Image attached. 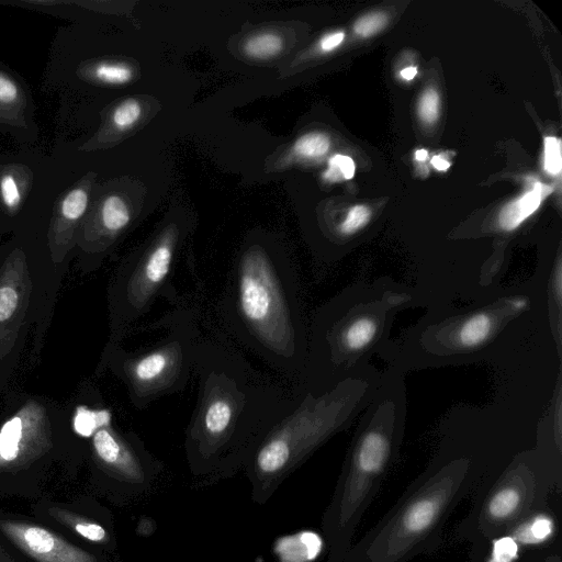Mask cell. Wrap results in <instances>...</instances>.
<instances>
[{"label":"cell","mask_w":562,"mask_h":562,"mask_svg":"<svg viewBox=\"0 0 562 562\" xmlns=\"http://www.w3.org/2000/svg\"><path fill=\"white\" fill-rule=\"evenodd\" d=\"M194 373L199 393L186 442L202 461L254 453L293 407L301 389L277 384L236 350L213 341H199Z\"/></svg>","instance_id":"1"},{"label":"cell","mask_w":562,"mask_h":562,"mask_svg":"<svg viewBox=\"0 0 562 562\" xmlns=\"http://www.w3.org/2000/svg\"><path fill=\"white\" fill-rule=\"evenodd\" d=\"M297 273L284 256L256 243L229 272L220 313L233 336L273 370L302 376L308 329Z\"/></svg>","instance_id":"2"},{"label":"cell","mask_w":562,"mask_h":562,"mask_svg":"<svg viewBox=\"0 0 562 562\" xmlns=\"http://www.w3.org/2000/svg\"><path fill=\"white\" fill-rule=\"evenodd\" d=\"M487 479L485 467L474 454L445 448L350 547L342 562H408L434 553L442 543L452 513Z\"/></svg>","instance_id":"3"},{"label":"cell","mask_w":562,"mask_h":562,"mask_svg":"<svg viewBox=\"0 0 562 562\" xmlns=\"http://www.w3.org/2000/svg\"><path fill=\"white\" fill-rule=\"evenodd\" d=\"M411 296L386 285L351 286L323 304L307 335L303 389L325 392L364 370L383 346L393 315Z\"/></svg>","instance_id":"4"},{"label":"cell","mask_w":562,"mask_h":562,"mask_svg":"<svg viewBox=\"0 0 562 562\" xmlns=\"http://www.w3.org/2000/svg\"><path fill=\"white\" fill-rule=\"evenodd\" d=\"M405 393L401 379L384 376L352 437L326 515L331 562H342L353 535L390 469L404 436Z\"/></svg>","instance_id":"5"},{"label":"cell","mask_w":562,"mask_h":562,"mask_svg":"<svg viewBox=\"0 0 562 562\" xmlns=\"http://www.w3.org/2000/svg\"><path fill=\"white\" fill-rule=\"evenodd\" d=\"M561 487L562 462L538 447L522 449L474 493L456 538L481 548L549 509L550 496Z\"/></svg>","instance_id":"6"},{"label":"cell","mask_w":562,"mask_h":562,"mask_svg":"<svg viewBox=\"0 0 562 562\" xmlns=\"http://www.w3.org/2000/svg\"><path fill=\"white\" fill-rule=\"evenodd\" d=\"M380 380L376 372L364 369L318 394L301 387L293 407L254 451L257 473L271 476L294 468L348 427L368 405Z\"/></svg>","instance_id":"7"},{"label":"cell","mask_w":562,"mask_h":562,"mask_svg":"<svg viewBox=\"0 0 562 562\" xmlns=\"http://www.w3.org/2000/svg\"><path fill=\"white\" fill-rule=\"evenodd\" d=\"M192 319L188 312H176L161 319L168 330L155 345L120 355L117 371L136 408L144 409L188 384L200 341Z\"/></svg>","instance_id":"8"},{"label":"cell","mask_w":562,"mask_h":562,"mask_svg":"<svg viewBox=\"0 0 562 562\" xmlns=\"http://www.w3.org/2000/svg\"><path fill=\"white\" fill-rule=\"evenodd\" d=\"M529 304V299L522 294L502 296L474 311L431 324L422 334V345L431 356H474L488 347Z\"/></svg>","instance_id":"9"},{"label":"cell","mask_w":562,"mask_h":562,"mask_svg":"<svg viewBox=\"0 0 562 562\" xmlns=\"http://www.w3.org/2000/svg\"><path fill=\"white\" fill-rule=\"evenodd\" d=\"M164 235L134 257L119 273L114 304L117 326L124 328L147 314L171 278L176 244Z\"/></svg>","instance_id":"10"},{"label":"cell","mask_w":562,"mask_h":562,"mask_svg":"<svg viewBox=\"0 0 562 562\" xmlns=\"http://www.w3.org/2000/svg\"><path fill=\"white\" fill-rule=\"evenodd\" d=\"M93 447L104 463L131 476H142L143 468L137 453L131 443L112 429L111 419L93 432Z\"/></svg>","instance_id":"11"},{"label":"cell","mask_w":562,"mask_h":562,"mask_svg":"<svg viewBox=\"0 0 562 562\" xmlns=\"http://www.w3.org/2000/svg\"><path fill=\"white\" fill-rule=\"evenodd\" d=\"M32 172L22 164L0 166V211L15 215L26 205L32 192Z\"/></svg>","instance_id":"12"},{"label":"cell","mask_w":562,"mask_h":562,"mask_svg":"<svg viewBox=\"0 0 562 562\" xmlns=\"http://www.w3.org/2000/svg\"><path fill=\"white\" fill-rule=\"evenodd\" d=\"M29 552L45 562H80L76 551L60 542L46 529L26 526L14 532Z\"/></svg>","instance_id":"13"},{"label":"cell","mask_w":562,"mask_h":562,"mask_svg":"<svg viewBox=\"0 0 562 562\" xmlns=\"http://www.w3.org/2000/svg\"><path fill=\"white\" fill-rule=\"evenodd\" d=\"M30 105L26 89L9 70L0 68V123L24 125Z\"/></svg>","instance_id":"14"},{"label":"cell","mask_w":562,"mask_h":562,"mask_svg":"<svg viewBox=\"0 0 562 562\" xmlns=\"http://www.w3.org/2000/svg\"><path fill=\"white\" fill-rule=\"evenodd\" d=\"M551 191V187L536 181L531 190L502 209L498 216L499 227L505 232L516 229L525 220L536 212L542 200L549 195Z\"/></svg>","instance_id":"15"},{"label":"cell","mask_w":562,"mask_h":562,"mask_svg":"<svg viewBox=\"0 0 562 562\" xmlns=\"http://www.w3.org/2000/svg\"><path fill=\"white\" fill-rule=\"evenodd\" d=\"M88 205L89 190L85 181L68 188L55 205L54 222L56 229L72 228L86 214Z\"/></svg>","instance_id":"16"},{"label":"cell","mask_w":562,"mask_h":562,"mask_svg":"<svg viewBox=\"0 0 562 562\" xmlns=\"http://www.w3.org/2000/svg\"><path fill=\"white\" fill-rule=\"evenodd\" d=\"M562 268L561 259L557 260V263L551 272L548 288V310L549 318L552 326L553 337L557 342L558 353L561 355V311H562Z\"/></svg>","instance_id":"17"},{"label":"cell","mask_w":562,"mask_h":562,"mask_svg":"<svg viewBox=\"0 0 562 562\" xmlns=\"http://www.w3.org/2000/svg\"><path fill=\"white\" fill-rule=\"evenodd\" d=\"M100 222L102 227L111 234L126 227L130 222V212L121 196L113 194L104 199L100 209Z\"/></svg>","instance_id":"18"},{"label":"cell","mask_w":562,"mask_h":562,"mask_svg":"<svg viewBox=\"0 0 562 562\" xmlns=\"http://www.w3.org/2000/svg\"><path fill=\"white\" fill-rule=\"evenodd\" d=\"M23 435V420L15 416L7 422L0 431V457L3 460H13L19 452Z\"/></svg>","instance_id":"19"},{"label":"cell","mask_w":562,"mask_h":562,"mask_svg":"<svg viewBox=\"0 0 562 562\" xmlns=\"http://www.w3.org/2000/svg\"><path fill=\"white\" fill-rule=\"evenodd\" d=\"M330 140L324 133H308L301 136L293 146L296 156L306 159L323 157L329 149Z\"/></svg>","instance_id":"20"},{"label":"cell","mask_w":562,"mask_h":562,"mask_svg":"<svg viewBox=\"0 0 562 562\" xmlns=\"http://www.w3.org/2000/svg\"><path fill=\"white\" fill-rule=\"evenodd\" d=\"M282 48V40L273 33H263L249 38L245 44L247 55L255 58H268Z\"/></svg>","instance_id":"21"},{"label":"cell","mask_w":562,"mask_h":562,"mask_svg":"<svg viewBox=\"0 0 562 562\" xmlns=\"http://www.w3.org/2000/svg\"><path fill=\"white\" fill-rule=\"evenodd\" d=\"M91 74L94 79L108 85H122L131 80L132 70L130 67L113 61L97 64Z\"/></svg>","instance_id":"22"},{"label":"cell","mask_w":562,"mask_h":562,"mask_svg":"<svg viewBox=\"0 0 562 562\" xmlns=\"http://www.w3.org/2000/svg\"><path fill=\"white\" fill-rule=\"evenodd\" d=\"M109 419H111V414L106 409L91 411L80 407L76 414L75 429L81 436L88 437Z\"/></svg>","instance_id":"23"},{"label":"cell","mask_w":562,"mask_h":562,"mask_svg":"<svg viewBox=\"0 0 562 562\" xmlns=\"http://www.w3.org/2000/svg\"><path fill=\"white\" fill-rule=\"evenodd\" d=\"M355 175V162L349 156L334 155L328 160V168L323 178L329 182L351 179Z\"/></svg>","instance_id":"24"},{"label":"cell","mask_w":562,"mask_h":562,"mask_svg":"<svg viewBox=\"0 0 562 562\" xmlns=\"http://www.w3.org/2000/svg\"><path fill=\"white\" fill-rule=\"evenodd\" d=\"M371 210L366 205H355L349 209L345 220L338 226L344 236H349L360 231L370 220Z\"/></svg>","instance_id":"25"},{"label":"cell","mask_w":562,"mask_h":562,"mask_svg":"<svg viewBox=\"0 0 562 562\" xmlns=\"http://www.w3.org/2000/svg\"><path fill=\"white\" fill-rule=\"evenodd\" d=\"M140 115V105L135 99H127L120 103L112 115L114 125L120 130L132 126Z\"/></svg>","instance_id":"26"},{"label":"cell","mask_w":562,"mask_h":562,"mask_svg":"<svg viewBox=\"0 0 562 562\" xmlns=\"http://www.w3.org/2000/svg\"><path fill=\"white\" fill-rule=\"evenodd\" d=\"M440 99L438 92L426 89L418 101V115L425 123H434L439 116Z\"/></svg>","instance_id":"27"},{"label":"cell","mask_w":562,"mask_h":562,"mask_svg":"<svg viewBox=\"0 0 562 562\" xmlns=\"http://www.w3.org/2000/svg\"><path fill=\"white\" fill-rule=\"evenodd\" d=\"M544 170L550 175H559L562 167L561 140L553 136L544 138Z\"/></svg>","instance_id":"28"},{"label":"cell","mask_w":562,"mask_h":562,"mask_svg":"<svg viewBox=\"0 0 562 562\" xmlns=\"http://www.w3.org/2000/svg\"><path fill=\"white\" fill-rule=\"evenodd\" d=\"M387 22V18L382 12L367 14L360 18L353 25L355 32L363 37L370 36L381 31Z\"/></svg>","instance_id":"29"},{"label":"cell","mask_w":562,"mask_h":562,"mask_svg":"<svg viewBox=\"0 0 562 562\" xmlns=\"http://www.w3.org/2000/svg\"><path fill=\"white\" fill-rule=\"evenodd\" d=\"M516 562H562L560 544L537 547Z\"/></svg>","instance_id":"30"},{"label":"cell","mask_w":562,"mask_h":562,"mask_svg":"<svg viewBox=\"0 0 562 562\" xmlns=\"http://www.w3.org/2000/svg\"><path fill=\"white\" fill-rule=\"evenodd\" d=\"M19 296L12 286L0 288V322L12 316L18 306Z\"/></svg>","instance_id":"31"},{"label":"cell","mask_w":562,"mask_h":562,"mask_svg":"<svg viewBox=\"0 0 562 562\" xmlns=\"http://www.w3.org/2000/svg\"><path fill=\"white\" fill-rule=\"evenodd\" d=\"M75 528L79 535L91 541H101L105 537V530L97 524L81 522L77 524Z\"/></svg>","instance_id":"32"},{"label":"cell","mask_w":562,"mask_h":562,"mask_svg":"<svg viewBox=\"0 0 562 562\" xmlns=\"http://www.w3.org/2000/svg\"><path fill=\"white\" fill-rule=\"evenodd\" d=\"M345 38L342 32H336L324 36L321 41V48L325 52L331 50L337 47Z\"/></svg>","instance_id":"33"},{"label":"cell","mask_w":562,"mask_h":562,"mask_svg":"<svg viewBox=\"0 0 562 562\" xmlns=\"http://www.w3.org/2000/svg\"><path fill=\"white\" fill-rule=\"evenodd\" d=\"M431 165L438 169V170H447L450 166V164L445 160L443 158L441 157H438V156H435L432 159H431Z\"/></svg>","instance_id":"34"},{"label":"cell","mask_w":562,"mask_h":562,"mask_svg":"<svg viewBox=\"0 0 562 562\" xmlns=\"http://www.w3.org/2000/svg\"><path fill=\"white\" fill-rule=\"evenodd\" d=\"M417 74L416 67H407L401 71V76L406 79L411 80L413 79Z\"/></svg>","instance_id":"35"},{"label":"cell","mask_w":562,"mask_h":562,"mask_svg":"<svg viewBox=\"0 0 562 562\" xmlns=\"http://www.w3.org/2000/svg\"><path fill=\"white\" fill-rule=\"evenodd\" d=\"M427 151L425 149H418L415 153V158L419 161L425 160L427 158Z\"/></svg>","instance_id":"36"}]
</instances>
